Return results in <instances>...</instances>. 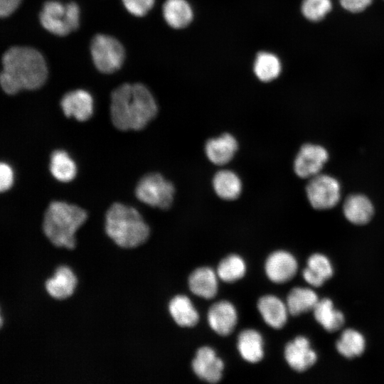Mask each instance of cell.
<instances>
[{
    "instance_id": "obj_9",
    "label": "cell",
    "mask_w": 384,
    "mask_h": 384,
    "mask_svg": "<svg viewBox=\"0 0 384 384\" xmlns=\"http://www.w3.org/2000/svg\"><path fill=\"white\" fill-rule=\"evenodd\" d=\"M329 157L327 151L322 146L306 144L298 152L294 169L301 178H311L319 174Z\"/></svg>"
},
{
    "instance_id": "obj_5",
    "label": "cell",
    "mask_w": 384,
    "mask_h": 384,
    "mask_svg": "<svg viewBox=\"0 0 384 384\" xmlns=\"http://www.w3.org/2000/svg\"><path fill=\"white\" fill-rule=\"evenodd\" d=\"M80 14V7L74 1L63 4L56 0H49L43 5L39 21L48 32L65 36L78 28Z\"/></svg>"
},
{
    "instance_id": "obj_27",
    "label": "cell",
    "mask_w": 384,
    "mask_h": 384,
    "mask_svg": "<svg viewBox=\"0 0 384 384\" xmlns=\"http://www.w3.org/2000/svg\"><path fill=\"white\" fill-rule=\"evenodd\" d=\"M282 65L279 58L270 52L259 53L254 61L253 71L262 82H268L276 79L280 74Z\"/></svg>"
},
{
    "instance_id": "obj_4",
    "label": "cell",
    "mask_w": 384,
    "mask_h": 384,
    "mask_svg": "<svg viewBox=\"0 0 384 384\" xmlns=\"http://www.w3.org/2000/svg\"><path fill=\"white\" fill-rule=\"evenodd\" d=\"M87 218V212L78 206L52 201L44 213L43 231L54 246L72 250L75 245V232Z\"/></svg>"
},
{
    "instance_id": "obj_26",
    "label": "cell",
    "mask_w": 384,
    "mask_h": 384,
    "mask_svg": "<svg viewBox=\"0 0 384 384\" xmlns=\"http://www.w3.org/2000/svg\"><path fill=\"white\" fill-rule=\"evenodd\" d=\"M319 300L317 294L312 289L295 287L289 292L286 304L291 315L298 316L313 311Z\"/></svg>"
},
{
    "instance_id": "obj_29",
    "label": "cell",
    "mask_w": 384,
    "mask_h": 384,
    "mask_svg": "<svg viewBox=\"0 0 384 384\" xmlns=\"http://www.w3.org/2000/svg\"><path fill=\"white\" fill-rule=\"evenodd\" d=\"M49 168L53 176L62 182L70 181L76 174L75 162L63 150H55L51 154Z\"/></svg>"
},
{
    "instance_id": "obj_20",
    "label": "cell",
    "mask_w": 384,
    "mask_h": 384,
    "mask_svg": "<svg viewBox=\"0 0 384 384\" xmlns=\"http://www.w3.org/2000/svg\"><path fill=\"white\" fill-rule=\"evenodd\" d=\"M162 14L166 23L175 29L186 27L193 17L192 7L186 0H166Z\"/></svg>"
},
{
    "instance_id": "obj_18",
    "label": "cell",
    "mask_w": 384,
    "mask_h": 384,
    "mask_svg": "<svg viewBox=\"0 0 384 384\" xmlns=\"http://www.w3.org/2000/svg\"><path fill=\"white\" fill-rule=\"evenodd\" d=\"M218 277L210 267L197 268L189 276V289L196 296L207 299H212L218 292Z\"/></svg>"
},
{
    "instance_id": "obj_19",
    "label": "cell",
    "mask_w": 384,
    "mask_h": 384,
    "mask_svg": "<svg viewBox=\"0 0 384 384\" xmlns=\"http://www.w3.org/2000/svg\"><path fill=\"white\" fill-rule=\"evenodd\" d=\"M334 274L332 265L325 255H311L307 260V267L302 272L304 280L314 287H319Z\"/></svg>"
},
{
    "instance_id": "obj_33",
    "label": "cell",
    "mask_w": 384,
    "mask_h": 384,
    "mask_svg": "<svg viewBox=\"0 0 384 384\" xmlns=\"http://www.w3.org/2000/svg\"><path fill=\"white\" fill-rule=\"evenodd\" d=\"M13 183V172L11 167L5 163L0 164V191L4 192L11 188Z\"/></svg>"
},
{
    "instance_id": "obj_14",
    "label": "cell",
    "mask_w": 384,
    "mask_h": 384,
    "mask_svg": "<svg viewBox=\"0 0 384 384\" xmlns=\"http://www.w3.org/2000/svg\"><path fill=\"white\" fill-rule=\"evenodd\" d=\"M237 321V311L233 304L228 301L216 302L208 310V322L211 329L220 336L230 334Z\"/></svg>"
},
{
    "instance_id": "obj_28",
    "label": "cell",
    "mask_w": 384,
    "mask_h": 384,
    "mask_svg": "<svg viewBox=\"0 0 384 384\" xmlns=\"http://www.w3.org/2000/svg\"><path fill=\"white\" fill-rule=\"evenodd\" d=\"M336 347L338 352L347 358L358 357L365 351V338L358 331L348 329L342 332Z\"/></svg>"
},
{
    "instance_id": "obj_34",
    "label": "cell",
    "mask_w": 384,
    "mask_h": 384,
    "mask_svg": "<svg viewBox=\"0 0 384 384\" xmlns=\"http://www.w3.org/2000/svg\"><path fill=\"white\" fill-rule=\"evenodd\" d=\"M372 0H340L341 5L351 12H360L366 9Z\"/></svg>"
},
{
    "instance_id": "obj_2",
    "label": "cell",
    "mask_w": 384,
    "mask_h": 384,
    "mask_svg": "<svg viewBox=\"0 0 384 384\" xmlns=\"http://www.w3.org/2000/svg\"><path fill=\"white\" fill-rule=\"evenodd\" d=\"M110 97L111 120L119 130H141L157 114L156 102L142 83H123L113 90Z\"/></svg>"
},
{
    "instance_id": "obj_7",
    "label": "cell",
    "mask_w": 384,
    "mask_h": 384,
    "mask_svg": "<svg viewBox=\"0 0 384 384\" xmlns=\"http://www.w3.org/2000/svg\"><path fill=\"white\" fill-rule=\"evenodd\" d=\"M174 193V184L158 173L144 176L135 189L136 196L140 201L163 210L171 206Z\"/></svg>"
},
{
    "instance_id": "obj_12",
    "label": "cell",
    "mask_w": 384,
    "mask_h": 384,
    "mask_svg": "<svg viewBox=\"0 0 384 384\" xmlns=\"http://www.w3.org/2000/svg\"><path fill=\"white\" fill-rule=\"evenodd\" d=\"M284 358L289 366L297 372H304L313 366L317 355L309 339L299 336L289 342L284 348Z\"/></svg>"
},
{
    "instance_id": "obj_32",
    "label": "cell",
    "mask_w": 384,
    "mask_h": 384,
    "mask_svg": "<svg viewBox=\"0 0 384 384\" xmlns=\"http://www.w3.org/2000/svg\"><path fill=\"white\" fill-rule=\"evenodd\" d=\"M122 1L129 14L142 17L152 9L155 0H122Z\"/></svg>"
},
{
    "instance_id": "obj_16",
    "label": "cell",
    "mask_w": 384,
    "mask_h": 384,
    "mask_svg": "<svg viewBox=\"0 0 384 384\" xmlns=\"http://www.w3.org/2000/svg\"><path fill=\"white\" fill-rule=\"evenodd\" d=\"M78 279L73 271L68 266H59L52 277L45 282L47 293L56 299L70 297L75 289Z\"/></svg>"
},
{
    "instance_id": "obj_25",
    "label": "cell",
    "mask_w": 384,
    "mask_h": 384,
    "mask_svg": "<svg viewBox=\"0 0 384 384\" xmlns=\"http://www.w3.org/2000/svg\"><path fill=\"white\" fill-rule=\"evenodd\" d=\"M169 310L174 321L180 326H194L198 321V313L190 299L177 295L169 302Z\"/></svg>"
},
{
    "instance_id": "obj_13",
    "label": "cell",
    "mask_w": 384,
    "mask_h": 384,
    "mask_svg": "<svg viewBox=\"0 0 384 384\" xmlns=\"http://www.w3.org/2000/svg\"><path fill=\"white\" fill-rule=\"evenodd\" d=\"M60 106L64 114L74 117L77 120H87L92 114L93 100L86 90L77 89L65 93L61 100Z\"/></svg>"
},
{
    "instance_id": "obj_6",
    "label": "cell",
    "mask_w": 384,
    "mask_h": 384,
    "mask_svg": "<svg viewBox=\"0 0 384 384\" xmlns=\"http://www.w3.org/2000/svg\"><path fill=\"white\" fill-rule=\"evenodd\" d=\"M90 53L94 65L104 74L118 70L125 59L122 44L114 37L102 33L96 34L92 38Z\"/></svg>"
},
{
    "instance_id": "obj_22",
    "label": "cell",
    "mask_w": 384,
    "mask_h": 384,
    "mask_svg": "<svg viewBox=\"0 0 384 384\" xmlns=\"http://www.w3.org/2000/svg\"><path fill=\"white\" fill-rule=\"evenodd\" d=\"M238 349L246 361L252 363L260 361L264 356L262 336L254 329L242 331L238 336Z\"/></svg>"
},
{
    "instance_id": "obj_10",
    "label": "cell",
    "mask_w": 384,
    "mask_h": 384,
    "mask_svg": "<svg viewBox=\"0 0 384 384\" xmlns=\"http://www.w3.org/2000/svg\"><path fill=\"white\" fill-rule=\"evenodd\" d=\"M298 263L289 252L278 250L270 254L266 260L265 270L267 277L275 283H284L297 273Z\"/></svg>"
},
{
    "instance_id": "obj_17",
    "label": "cell",
    "mask_w": 384,
    "mask_h": 384,
    "mask_svg": "<svg viewBox=\"0 0 384 384\" xmlns=\"http://www.w3.org/2000/svg\"><path fill=\"white\" fill-rule=\"evenodd\" d=\"M257 309L265 323L277 329L285 325L289 314L287 304L273 295H265L260 298Z\"/></svg>"
},
{
    "instance_id": "obj_23",
    "label": "cell",
    "mask_w": 384,
    "mask_h": 384,
    "mask_svg": "<svg viewBox=\"0 0 384 384\" xmlns=\"http://www.w3.org/2000/svg\"><path fill=\"white\" fill-rule=\"evenodd\" d=\"M313 312L316 321L329 332L339 330L345 323L344 315L334 308L330 299H319Z\"/></svg>"
},
{
    "instance_id": "obj_35",
    "label": "cell",
    "mask_w": 384,
    "mask_h": 384,
    "mask_svg": "<svg viewBox=\"0 0 384 384\" xmlns=\"http://www.w3.org/2000/svg\"><path fill=\"white\" fill-rule=\"evenodd\" d=\"M21 0H0V16L6 18L11 16L19 6Z\"/></svg>"
},
{
    "instance_id": "obj_11",
    "label": "cell",
    "mask_w": 384,
    "mask_h": 384,
    "mask_svg": "<svg viewBox=\"0 0 384 384\" xmlns=\"http://www.w3.org/2000/svg\"><path fill=\"white\" fill-rule=\"evenodd\" d=\"M192 368L199 378L215 383L221 379L224 363L213 348L203 346L198 349L192 361Z\"/></svg>"
},
{
    "instance_id": "obj_21",
    "label": "cell",
    "mask_w": 384,
    "mask_h": 384,
    "mask_svg": "<svg viewBox=\"0 0 384 384\" xmlns=\"http://www.w3.org/2000/svg\"><path fill=\"white\" fill-rule=\"evenodd\" d=\"M343 213L351 223L356 225H364L371 219L373 206L366 196L353 194L346 199L343 204Z\"/></svg>"
},
{
    "instance_id": "obj_24",
    "label": "cell",
    "mask_w": 384,
    "mask_h": 384,
    "mask_svg": "<svg viewBox=\"0 0 384 384\" xmlns=\"http://www.w3.org/2000/svg\"><path fill=\"white\" fill-rule=\"evenodd\" d=\"M213 187L218 196L226 201H232L240 196L242 184L235 172L225 169L215 174Z\"/></svg>"
},
{
    "instance_id": "obj_30",
    "label": "cell",
    "mask_w": 384,
    "mask_h": 384,
    "mask_svg": "<svg viewBox=\"0 0 384 384\" xmlns=\"http://www.w3.org/2000/svg\"><path fill=\"white\" fill-rule=\"evenodd\" d=\"M245 272V262L238 255H230L222 260L217 269L218 277L225 282H234L241 279Z\"/></svg>"
},
{
    "instance_id": "obj_1",
    "label": "cell",
    "mask_w": 384,
    "mask_h": 384,
    "mask_svg": "<svg viewBox=\"0 0 384 384\" xmlns=\"http://www.w3.org/2000/svg\"><path fill=\"white\" fill-rule=\"evenodd\" d=\"M0 84L4 92L15 95L21 90H33L46 82L48 70L43 55L36 48L15 46L1 58Z\"/></svg>"
},
{
    "instance_id": "obj_15",
    "label": "cell",
    "mask_w": 384,
    "mask_h": 384,
    "mask_svg": "<svg viewBox=\"0 0 384 384\" xmlns=\"http://www.w3.org/2000/svg\"><path fill=\"white\" fill-rule=\"evenodd\" d=\"M238 149L236 139L229 133L207 141L205 152L208 159L215 165H225L234 157Z\"/></svg>"
},
{
    "instance_id": "obj_31",
    "label": "cell",
    "mask_w": 384,
    "mask_h": 384,
    "mask_svg": "<svg viewBox=\"0 0 384 384\" xmlns=\"http://www.w3.org/2000/svg\"><path fill=\"white\" fill-rule=\"evenodd\" d=\"M331 0H303L302 11L309 20H321L331 9Z\"/></svg>"
},
{
    "instance_id": "obj_8",
    "label": "cell",
    "mask_w": 384,
    "mask_h": 384,
    "mask_svg": "<svg viewBox=\"0 0 384 384\" xmlns=\"http://www.w3.org/2000/svg\"><path fill=\"white\" fill-rule=\"evenodd\" d=\"M311 206L325 210L336 206L340 198V186L334 178L326 174H317L311 178L306 188Z\"/></svg>"
},
{
    "instance_id": "obj_3",
    "label": "cell",
    "mask_w": 384,
    "mask_h": 384,
    "mask_svg": "<svg viewBox=\"0 0 384 384\" xmlns=\"http://www.w3.org/2000/svg\"><path fill=\"white\" fill-rule=\"evenodd\" d=\"M105 230L117 246L127 249L142 245L150 233L139 211L120 203H114L106 212Z\"/></svg>"
}]
</instances>
